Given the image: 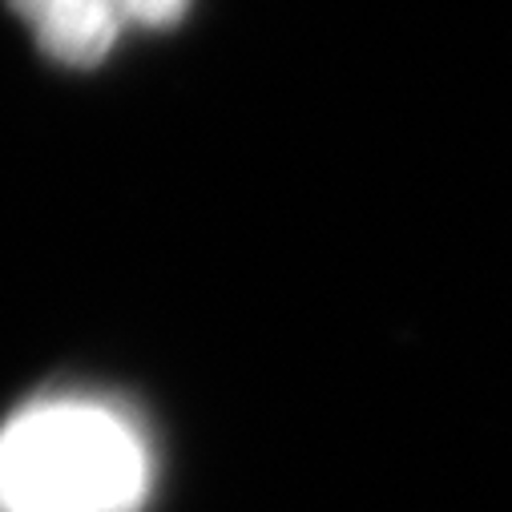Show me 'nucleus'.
I'll return each mask as SVG.
<instances>
[{
  "instance_id": "obj_2",
  "label": "nucleus",
  "mask_w": 512,
  "mask_h": 512,
  "mask_svg": "<svg viewBox=\"0 0 512 512\" xmlns=\"http://www.w3.org/2000/svg\"><path fill=\"white\" fill-rule=\"evenodd\" d=\"M9 5L29 25L41 53L69 69L101 65L125 29L113 0H9Z\"/></svg>"
},
{
  "instance_id": "obj_1",
  "label": "nucleus",
  "mask_w": 512,
  "mask_h": 512,
  "mask_svg": "<svg viewBox=\"0 0 512 512\" xmlns=\"http://www.w3.org/2000/svg\"><path fill=\"white\" fill-rule=\"evenodd\" d=\"M154 480L150 432L105 396H41L0 424V512H142Z\"/></svg>"
},
{
  "instance_id": "obj_3",
  "label": "nucleus",
  "mask_w": 512,
  "mask_h": 512,
  "mask_svg": "<svg viewBox=\"0 0 512 512\" xmlns=\"http://www.w3.org/2000/svg\"><path fill=\"white\" fill-rule=\"evenodd\" d=\"M125 29H170L190 13V0H113Z\"/></svg>"
}]
</instances>
